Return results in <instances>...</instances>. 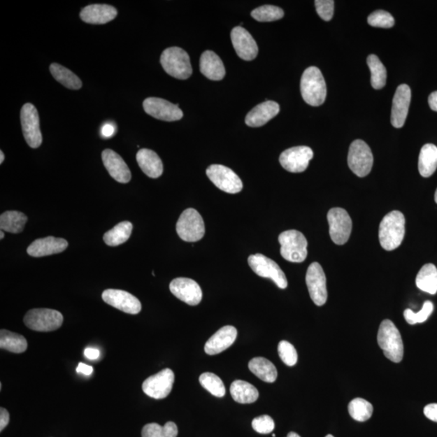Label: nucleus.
Segmentation results:
<instances>
[{
    "instance_id": "f257e3e1",
    "label": "nucleus",
    "mask_w": 437,
    "mask_h": 437,
    "mask_svg": "<svg viewBox=\"0 0 437 437\" xmlns=\"http://www.w3.org/2000/svg\"><path fill=\"white\" fill-rule=\"evenodd\" d=\"M404 215L393 210L382 220L379 228V240L382 248L388 251L394 250L402 244L405 236Z\"/></svg>"
},
{
    "instance_id": "f03ea898",
    "label": "nucleus",
    "mask_w": 437,
    "mask_h": 437,
    "mask_svg": "<svg viewBox=\"0 0 437 437\" xmlns=\"http://www.w3.org/2000/svg\"><path fill=\"white\" fill-rule=\"evenodd\" d=\"M303 99L311 106H320L326 101L327 85L321 71L316 66L308 68L301 80Z\"/></svg>"
},
{
    "instance_id": "7ed1b4c3",
    "label": "nucleus",
    "mask_w": 437,
    "mask_h": 437,
    "mask_svg": "<svg viewBox=\"0 0 437 437\" xmlns=\"http://www.w3.org/2000/svg\"><path fill=\"white\" fill-rule=\"evenodd\" d=\"M378 343L385 357L394 363L403 361L404 348L402 336L393 322L384 320L380 323Z\"/></svg>"
},
{
    "instance_id": "20e7f679",
    "label": "nucleus",
    "mask_w": 437,
    "mask_h": 437,
    "mask_svg": "<svg viewBox=\"0 0 437 437\" xmlns=\"http://www.w3.org/2000/svg\"><path fill=\"white\" fill-rule=\"evenodd\" d=\"M161 64L166 73L176 79L187 80L193 73L189 56L182 48L164 50L161 56Z\"/></svg>"
},
{
    "instance_id": "39448f33",
    "label": "nucleus",
    "mask_w": 437,
    "mask_h": 437,
    "mask_svg": "<svg viewBox=\"0 0 437 437\" xmlns=\"http://www.w3.org/2000/svg\"><path fill=\"white\" fill-rule=\"evenodd\" d=\"M280 254L285 260L300 264L308 255V241L306 236L297 230H287L279 236Z\"/></svg>"
},
{
    "instance_id": "423d86ee",
    "label": "nucleus",
    "mask_w": 437,
    "mask_h": 437,
    "mask_svg": "<svg viewBox=\"0 0 437 437\" xmlns=\"http://www.w3.org/2000/svg\"><path fill=\"white\" fill-rule=\"evenodd\" d=\"M25 326L35 331L50 332L58 330L64 322V316L50 308H34L24 317Z\"/></svg>"
},
{
    "instance_id": "0eeeda50",
    "label": "nucleus",
    "mask_w": 437,
    "mask_h": 437,
    "mask_svg": "<svg viewBox=\"0 0 437 437\" xmlns=\"http://www.w3.org/2000/svg\"><path fill=\"white\" fill-rule=\"evenodd\" d=\"M176 229L179 238L187 243L199 241L205 235L203 220L194 208L184 210L178 220Z\"/></svg>"
},
{
    "instance_id": "6e6552de",
    "label": "nucleus",
    "mask_w": 437,
    "mask_h": 437,
    "mask_svg": "<svg viewBox=\"0 0 437 437\" xmlns=\"http://www.w3.org/2000/svg\"><path fill=\"white\" fill-rule=\"evenodd\" d=\"M348 166L359 178L366 177L372 171L373 156L366 143L357 140L352 143L348 157Z\"/></svg>"
},
{
    "instance_id": "1a4fd4ad",
    "label": "nucleus",
    "mask_w": 437,
    "mask_h": 437,
    "mask_svg": "<svg viewBox=\"0 0 437 437\" xmlns=\"http://www.w3.org/2000/svg\"><path fill=\"white\" fill-rule=\"evenodd\" d=\"M248 264L255 274L262 278H268L281 289L287 287L285 272L276 262L264 255L256 254L249 257Z\"/></svg>"
},
{
    "instance_id": "9d476101",
    "label": "nucleus",
    "mask_w": 437,
    "mask_h": 437,
    "mask_svg": "<svg viewBox=\"0 0 437 437\" xmlns=\"http://www.w3.org/2000/svg\"><path fill=\"white\" fill-rule=\"evenodd\" d=\"M20 122L23 135L28 145L32 148H38L43 143V135L40 130V120L36 107L27 103L20 111Z\"/></svg>"
},
{
    "instance_id": "9b49d317",
    "label": "nucleus",
    "mask_w": 437,
    "mask_h": 437,
    "mask_svg": "<svg viewBox=\"0 0 437 437\" xmlns=\"http://www.w3.org/2000/svg\"><path fill=\"white\" fill-rule=\"evenodd\" d=\"M330 235L336 245L346 244L352 233V221L345 209L335 208L327 214Z\"/></svg>"
},
{
    "instance_id": "f8f14e48",
    "label": "nucleus",
    "mask_w": 437,
    "mask_h": 437,
    "mask_svg": "<svg viewBox=\"0 0 437 437\" xmlns=\"http://www.w3.org/2000/svg\"><path fill=\"white\" fill-rule=\"evenodd\" d=\"M207 175L215 187L229 194H238L243 188V183L232 169L221 166L213 164L207 169Z\"/></svg>"
},
{
    "instance_id": "ddd939ff",
    "label": "nucleus",
    "mask_w": 437,
    "mask_h": 437,
    "mask_svg": "<svg viewBox=\"0 0 437 437\" xmlns=\"http://www.w3.org/2000/svg\"><path fill=\"white\" fill-rule=\"evenodd\" d=\"M306 281L313 303L317 306L325 305L328 296L327 278L322 266L318 262H313L308 266Z\"/></svg>"
},
{
    "instance_id": "4468645a",
    "label": "nucleus",
    "mask_w": 437,
    "mask_h": 437,
    "mask_svg": "<svg viewBox=\"0 0 437 437\" xmlns=\"http://www.w3.org/2000/svg\"><path fill=\"white\" fill-rule=\"evenodd\" d=\"M174 378L172 370L164 368L160 373L152 375L143 382V392L152 399H166L172 392Z\"/></svg>"
},
{
    "instance_id": "2eb2a0df",
    "label": "nucleus",
    "mask_w": 437,
    "mask_h": 437,
    "mask_svg": "<svg viewBox=\"0 0 437 437\" xmlns=\"http://www.w3.org/2000/svg\"><path fill=\"white\" fill-rule=\"evenodd\" d=\"M143 110L158 120L174 122L182 120L183 112L178 105L158 97H149L143 101Z\"/></svg>"
},
{
    "instance_id": "dca6fc26",
    "label": "nucleus",
    "mask_w": 437,
    "mask_h": 437,
    "mask_svg": "<svg viewBox=\"0 0 437 437\" xmlns=\"http://www.w3.org/2000/svg\"><path fill=\"white\" fill-rule=\"evenodd\" d=\"M313 157V152L306 146L287 149L281 153L280 163L282 168L291 173H302L306 171Z\"/></svg>"
},
{
    "instance_id": "f3484780",
    "label": "nucleus",
    "mask_w": 437,
    "mask_h": 437,
    "mask_svg": "<svg viewBox=\"0 0 437 437\" xmlns=\"http://www.w3.org/2000/svg\"><path fill=\"white\" fill-rule=\"evenodd\" d=\"M169 289L179 300L189 306H197L202 301L201 287L189 278H177L169 285Z\"/></svg>"
},
{
    "instance_id": "a211bd4d",
    "label": "nucleus",
    "mask_w": 437,
    "mask_h": 437,
    "mask_svg": "<svg viewBox=\"0 0 437 437\" xmlns=\"http://www.w3.org/2000/svg\"><path fill=\"white\" fill-rule=\"evenodd\" d=\"M102 299L106 304L129 315H138L142 310L141 303L138 298L126 291L105 290L102 293Z\"/></svg>"
},
{
    "instance_id": "6ab92c4d",
    "label": "nucleus",
    "mask_w": 437,
    "mask_h": 437,
    "mask_svg": "<svg viewBox=\"0 0 437 437\" xmlns=\"http://www.w3.org/2000/svg\"><path fill=\"white\" fill-rule=\"evenodd\" d=\"M236 53L245 61L254 60L259 54L258 45L248 30L241 27H235L231 32Z\"/></svg>"
},
{
    "instance_id": "aec40b11",
    "label": "nucleus",
    "mask_w": 437,
    "mask_h": 437,
    "mask_svg": "<svg viewBox=\"0 0 437 437\" xmlns=\"http://www.w3.org/2000/svg\"><path fill=\"white\" fill-rule=\"evenodd\" d=\"M411 91L408 85H401L393 99L392 123L395 128H402L408 115Z\"/></svg>"
},
{
    "instance_id": "412c9836",
    "label": "nucleus",
    "mask_w": 437,
    "mask_h": 437,
    "mask_svg": "<svg viewBox=\"0 0 437 437\" xmlns=\"http://www.w3.org/2000/svg\"><path fill=\"white\" fill-rule=\"evenodd\" d=\"M102 162L110 176L120 183L131 181L130 169L123 159L111 149H106L102 152Z\"/></svg>"
},
{
    "instance_id": "4be33fe9",
    "label": "nucleus",
    "mask_w": 437,
    "mask_h": 437,
    "mask_svg": "<svg viewBox=\"0 0 437 437\" xmlns=\"http://www.w3.org/2000/svg\"><path fill=\"white\" fill-rule=\"evenodd\" d=\"M236 337H238V331L234 327L226 326L220 328L206 343L204 351L209 356L221 353L233 345Z\"/></svg>"
},
{
    "instance_id": "5701e85b",
    "label": "nucleus",
    "mask_w": 437,
    "mask_h": 437,
    "mask_svg": "<svg viewBox=\"0 0 437 437\" xmlns=\"http://www.w3.org/2000/svg\"><path fill=\"white\" fill-rule=\"evenodd\" d=\"M68 246L69 243L65 239L48 236V238L34 241L29 246L27 253L34 258H41V257L62 253L68 248Z\"/></svg>"
},
{
    "instance_id": "b1692460",
    "label": "nucleus",
    "mask_w": 437,
    "mask_h": 437,
    "mask_svg": "<svg viewBox=\"0 0 437 437\" xmlns=\"http://www.w3.org/2000/svg\"><path fill=\"white\" fill-rule=\"evenodd\" d=\"M117 11L115 7L107 4H92L81 10L80 18L92 24H104L115 20Z\"/></svg>"
},
{
    "instance_id": "393cba45",
    "label": "nucleus",
    "mask_w": 437,
    "mask_h": 437,
    "mask_svg": "<svg viewBox=\"0 0 437 437\" xmlns=\"http://www.w3.org/2000/svg\"><path fill=\"white\" fill-rule=\"evenodd\" d=\"M280 112V106L273 101H266L255 106L245 117L246 125L260 127L275 117Z\"/></svg>"
},
{
    "instance_id": "a878e982",
    "label": "nucleus",
    "mask_w": 437,
    "mask_h": 437,
    "mask_svg": "<svg viewBox=\"0 0 437 437\" xmlns=\"http://www.w3.org/2000/svg\"><path fill=\"white\" fill-rule=\"evenodd\" d=\"M200 71L212 80H221L224 78L225 69L222 60L212 50H206L200 58Z\"/></svg>"
},
{
    "instance_id": "bb28decb",
    "label": "nucleus",
    "mask_w": 437,
    "mask_h": 437,
    "mask_svg": "<svg viewBox=\"0 0 437 437\" xmlns=\"http://www.w3.org/2000/svg\"><path fill=\"white\" fill-rule=\"evenodd\" d=\"M136 160L138 166L148 177L158 178L163 173V163L157 154L150 149L143 148L138 152Z\"/></svg>"
},
{
    "instance_id": "cd10ccee",
    "label": "nucleus",
    "mask_w": 437,
    "mask_h": 437,
    "mask_svg": "<svg viewBox=\"0 0 437 437\" xmlns=\"http://www.w3.org/2000/svg\"><path fill=\"white\" fill-rule=\"evenodd\" d=\"M230 393L235 402L241 404L253 403L259 396L258 389L253 385L241 380H236L231 385Z\"/></svg>"
},
{
    "instance_id": "c85d7f7f",
    "label": "nucleus",
    "mask_w": 437,
    "mask_h": 437,
    "mask_svg": "<svg viewBox=\"0 0 437 437\" xmlns=\"http://www.w3.org/2000/svg\"><path fill=\"white\" fill-rule=\"evenodd\" d=\"M249 368L255 376L265 382H275L278 377L277 369L268 359L264 357H255L249 363Z\"/></svg>"
},
{
    "instance_id": "c756f323",
    "label": "nucleus",
    "mask_w": 437,
    "mask_h": 437,
    "mask_svg": "<svg viewBox=\"0 0 437 437\" xmlns=\"http://www.w3.org/2000/svg\"><path fill=\"white\" fill-rule=\"evenodd\" d=\"M437 169V147L428 143L421 148L419 157V171L421 176L429 178Z\"/></svg>"
},
{
    "instance_id": "7c9ffc66",
    "label": "nucleus",
    "mask_w": 437,
    "mask_h": 437,
    "mask_svg": "<svg viewBox=\"0 0 437 437\" xmlns=\"http://www.w3.org/2000/svg\"><path fill=\"white\" fill-rule=\"evenodd\" d=\"M416 286L420 290L435 295L437 292V268L431 264H425L416 276Z\"/></svg>"
},
{
    "instance_id": "2f4dec72",
    "label": "nucleus",
    "mask_w": 437,
    "mask_h": 437,
    "mask_svg": "<svg viewBox=\"0 0 437 437\" xmlns=\"http://www.w3.org/2000/svg\"><path fill=\"white\" fill-rule=\"evenodd\" d=\"M28 217L22 213L17 210H8L0 217V229L8 233H22Z\"/></svg>"
},
{
    "instance_id": "473e14b6",
    "label": "nucleus",
    "mask_w": 437,
    "mask_h": 437,
    "mask_svg": "<svg viewBox=\"0 0 437 437\" xmlns=\"http://www.w3.org/2000/svg\"><path fill=\"white\" fill-rule=\"evenodd\" d=\"M0 348L10 352L20 354L27 351L28 343L23 336L3 329L0 331Z\"/></svg>"
},
{
    "instance_id": "72a5a7b5",
    "label": "nucleus",
    "mask_w": 437,
    "mask_h": 437,
    "mask_svg": "<svg viewBox=\"0 0 437 437\" xmlns=\"http://www.w3.org/2000/svg\"><path fill=\"white\" fill-rule=\"evenodd\" d=\"M50 71L54 78L69 89L78 90L81 89L82 81L73 71L58 64H52Z\"/></svg>"
},
{
    "instance_id": "f704fd0d",
    "label": "nucleus",
    "mask_w": 437,
    "mask_h": 437,
    "mask_svg": "<svg viewBox=\"0 0 437 437\" xmlns=\"http://www.w3.org/2000/svg\"><path fill=\"white\" fill-rule=\"evenodd\" d=\"M133 229V225L129 221H123L117 224L115 227L108 231L103 236L105 243L110 246H117L130 238Z\"/></svg>"
},
{
    "instance_id": "c9c22d12",
    "label": "nucleus",
    "mask_w": 437,
    "mask_h": 437,
    "mask_svg": "<svg viewBox=\"0 0 437 437\" xmlns=\"http://www.w3.org/2000/svg\"><path fill=\"white\" fill-rule=\"evenodd\" d=\"M367 64L371 73V85L374 89H382L387 84V71L377 55H370Z\"/></svg>"
},
{
    "instance_id": "e433bc0d",
    "label": "nucleus",
    "mask_w": 437,
    "mask_h": 437,
    "mask_svg": "<svg viewBox=\"0 0 437 437\" xmlns=\"http://www.w3.org/2000/svg\"><path fill=\"white\" fill-rule=\"evenodd\" d=\"M348 411L352 419L359 422H364L372 417L373 407L368 401L357 398L349 403Z\"/></svg>"
},
{
    "instance_id": "4c0bfd02",
    "label": "nucleus",
    "mask_w": 437,
    "mask_h": 437,
    "mask_svg": "<svg viewBox=\"0 0 437 437\" xmlns=\"http://www.w3.org/2000/svg\"><path fill=\"white\" fill-rule=\"evenodd\" d=\"M178 434V427L173 422H167L163 427L156 423L148 424L142 430V437H177Z\"/></svg>"
},
{
    "instance_id": "58836bf2",
    "label": "nucleus",
    "mask_w": 437,
    "mask_h": 437,
    "mask_svg": "<svg viewBox=\"0 0 437 437\" xmlns=\"http://www.w3.org/2000/svg\"><path fill=\"white\" fill-rule=\"evenodd\" d=\"M199 382L202 387L215 397L222 398L226 394L224 385L217 375L212 373H205L199 378Z\"/></svg>"
},
{
    "instance_id": "ea45409f",
    "label": "nucleus",
    "mask_w": 437,
    "mask_h": 437,
    "mask_svg": "<svg viewBox=\"0 0 437 437\" xmlns=\"http://www.w3.org/2000/svg\"><path fill=\"white\" fill-rule=\"evenodd\" d=\"M251 15L259 22H271L284 17L285 13L284 10L274 5H264L253 10Z\"/></svg>"
},
{
    "instance_id": "a19ab883",
    "label": "nucleus",
    "mask_w": 437,
    "mask_h": 437,
    "mask_svg": "<svg viewBox=\"0 0 437 437\" xmlns=\"http://www.w3.org/2000/svg\"><path fill=\"white\" fill-rule=\"evenodd\" d=\"M434 310V306L433 302L427 301L424 302L422 310L418 313H414L413 310L408 308L404 311L403 315L405 320L407 321L410 325H415L417 323H423L428 320L431 313Z\"/></svg>"
},
{
    "instance_id": "79ce46f5",
    "label": "nucleus",
    "mask_w": 437,
    "mask_h": 437,
    "mask_svg": "<svg viewBox=\"0 0 437 437\" xmlns=\"http://www.w3.org/2000/svg\"><path fill=\"white\" fill-rule=\"evenodd\" d=\"M368 23L373 27L389 29L394 27V19L389 13L378 10L368 15Z\"/></svg>"
},
{
    "instance_id": "37998d69",
    "label": "nucleus",
    "mask_w": 437,
    "mask_h": 437,
    "mask_svg": "<svg viewBox=\"0 0 437 437\" xmlns=\"http://www.w3.org/2000/svg\"><path fill=\"white\" fill-rule=\"evenodd\" d=\"M278 352L281 361L287 366H294L297 363L298 356L294 346L287 341H281L278 346Z\"/></svg>"
},
{
    "instance_id": "c03bdc74",
    "label": "nucleus",
    "mask_w": 437,
    "mask_h": 437,
    "mask_svg": "<svg viewBox=\"0 0 437 437\" xmlns=\"http://www.w3.org/2000/svg\"><path fill=\"white\" fill-rule=\"evenodd\" d=\"M252 427L257 433L269 434L275 429V422L271 416L264 415L254 419Z\"/></svg>"
},
{
    "instance_id": "a18cd8bd",
    "label": "nucleus",
    "mask_w": 437,
    "mask_h": 437,
    "mask_svg": "<svg viewBox=\"0 0 437 437\" xmlns=\"http://www.w3.org/2000/svg\"><path fill=\"white\" fill-rule=\"evenodd\" d=\"M315 7L320 17L325 22H330L334 15L335 2L333 0H316Z\"/></svg>"
},
{
    "instance_id": "49530a36",
    "label": "nucleus",
    "mask_w": 437,
    "mask_h": 437,
    "mask_svg": "<svg viewBox=\"0 0 437 437\" xmlns=\"http://www.w3.org/2000/svg\"><path fill=\"white\" fill-rule=\"evenodd\" d=\"M424 413L427 418L437 423V403L427 405Z\"/></svg>"
},
{
    "instance_id": "de8ad7c7",
    "label": "nucleus",
    "mask_w": 437,
    "mask_h": 437,
    "mask_svg": "<svg viewBox=\"0 0 437 437\" xmlns=\"http://www.w3.org/2000/svg\"><path fill=\"white\" fill-rule=\"evenodd\" d=\"M10 420L8 411L1 408H0V431H3L8 426Z\"/></svg>"
},
{
    "instance_id": "09e8293b",
    "label": "nucleus",
    "mask_w": 437,
    "mask_h": 437,
    "mask_svg": "<svg viewBox=\"0 0 437 437\" xmlns=\"http://www.w3.org/2000/svg\"><path fill=\"white\" fill-rule=\"evenodd\" d=\"M115 127L111 124V123H106L101 128V134L102 137L110 138L115 135Z\"/></svg>"
},
{
    "instance_id": "8fccbe9b",
    "label": "nucleus",
    "mask_w": 437,
    "mask_h": 437,
    "mask_svg": "<svg viewBox=\"0 0 437 437\" xmlns=\"http://www.w3.org/2000/svg\"><path fill=\"white\" fill-rule=\"evenodd\" d=\"M100 351L96 348H87L85 350V356L90 361H95V359L100 357Z\"/></svg>"
},
{
    "instance_id": "3c124183",
    "label": "nucleus",
    "mask_w": 437,
    "mask_h": 437,
    "mask_svg": "<svg viewBox=\"0 0 437 437\" xmlns=\"http://www.w3.org/2000/svg\"><path fill=\"white\" fill-rule=\"evenodd\" d=\"M76 372L84 374L85 376H90L94 373V368L83 363H80L78 367L76 368Z\"/></svg>"
},
{
    "instance_id": "603ef678",
    "label": "nucleus",
    "mask_w": 437,
    "mask_h": 437,
    "mask_svg": "<svg viewBox=\"0 0 437 437\" xmlns=\"http://www.w3.org/2000/svg\"><path fill=\"white\" fill-rule=\"evenodd\" d=\"M429 104L431 110L437 112V91L430 94L429 97Z\"/></svg>"
},
{
    "instance_id": "864d4df0",
    "label": "nucleus",
    "mask_w": 437,
    "mask_h": 437,
    "mask_svg": "<svg viewBox=\"0 0 437 437\" xmlns=\"http://www.w3.org/2000/svg\"><path fill=\"white\" fill-rule=\"evenodd\" d=\"M4 161V154L3 151H0V164H3Z\"/></svg>"
},
{
    "instance_id": "5fc2aeb1",
    "label": "nucleus",
    "mask_w": 437,
    "mask_h": 437,
    "mask_svg": "<svg viewBox=\"0 0 437 437\" xmlns=\"http://www.w3.org/2000/svg\"><path fill=\"white\" fill-rule=\"evenodd\" d=\"M287 437H301L299 435H298L296 433H289V434H287Z\"/></svg>"
},
{
    "instance_id": "6e6d98bb",
    "label": "nucleus",
    "mask_w": 437,
    "mask_h": 437,
    "mask_svg": "<svg viewBox=\"0 0 437 437\" xmlns=\"http://www.w3.org/2000/svg\"><path fill=\"white\" fill-rule=\"evenodd\" d=\"M4 238V233L3 231L1 230V232H0V239L3 240Z\"/></svg>"
},
{
    "instance_id": "4d7b16f0",
    "label": "nucleus",
    "mask_w": 437,
    "mask_h": 437,
    "mask_svg": "<svg viewBox=\"0 0 437 437\" xmlns=\"http://www.w3.org/2000/svg\"><path fill=\"white\" fill-rule=\"evenodd\" d=\"M435 201L437 203V189H436V193H435Z\"/></svg>"
},
{
    "instance_id": "13d9d810",
    "label": "nucleus",
    "mask_w": 437,
    "mask_h": 437,
    "mask_svg": "<svg viewBox=\"0 0 437 437\" xmlns=\"http://www.w3.org/2000/svg\"><path fill=\"white\" fill-rule=\"evenodd\" d=\"M326 437H334V436L332 435L329 434Z\"/></svg>"
}]
</instances>
